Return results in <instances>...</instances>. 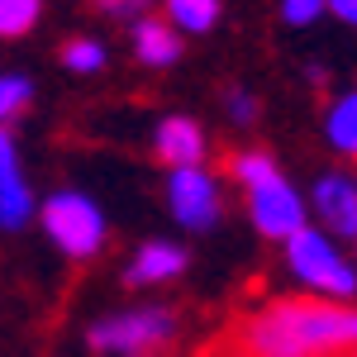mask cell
Segmentation results:
<instances>
[{"label":"cell","mask_w":357,"mask_h":357,"mask_svg":"<svg viewBox=\"0 0 357 357\" xmlns=\"http://www.w3.org/2000/svg\"><path fill=\"white\" fill-rule=\"evenodd\" d=\"M205 148L210 138L191 114H167L153 129V158L172 172V167H205Z\"/></svg>","instance_id":"obj_10"},{"label":"cell","mask_w":357,"mask_h":357,"mask_svg":"<svg viewBox=\"0 0 357 357\" xmlns=\"http://www.w3.org/2000/svg\"><path fill=\"white\" fill-rule=\"evenodd\" d=\"M38 229H43V238H48L62 257H72V262H91V257H100L105 243H110V220H105V210L96 205V195L77 191V186H62V191L43 195V205H38Z\"/></svg>","instance_id":"obj_3"},{"label":"cell","mask_w":357,"mask_h":357,"mask_svg":"<svg viewBox=\"0 0 357 357\" xmlns=\"http://www.w3.org/2000/svg\"><path fill=\"white\" fill-rule=\"evenodd\" d=\"M105 57H110V53H105L100 38H67V43H62V67H67V72H82V77L100 72Z\"/></svg>","instance_id":"obj_16"},{"label":"cell","mask_w":357,"mask_h":357,"mask_svg":"<svg viewBox=\"0 0 357 357\" xmlns=\"http://www.w3.org/2000/svg\"><path fill=\"white\" fill-rule=\"evenodd\" d=\"M281 262L310 296L343 301V305L357 301V262L338 248V238L329 229H319V224L301 229L291 243H281Z\"/></svg>","instance_id":"obj_2"},{"label":"cell","mask_w":357,"mask_h":357,"mask_svg":"<svg viewBox=\"0 0 357 357\" xmlns=\"http://www.w3.org/2000/svg\"><path fill=\"white\" fill-rule=\"evenodd\" d=\"M238 357H357V305L286 296L252 310L234 333Z\"/></svg>","instance_id":"obj_1"},{"label":"cell","mask_w":357,"mask_h":357,"mask_svg":"<svg viewBox=\"0 0 357 357\" xmlns=\"http://www.w3.org/2000/svg\"><path fill=\"white\" fill-rule=\"evenodd\" d=\"M43 20V0H0V38H24Z\"/></svg>","instance_id":"obj_15"},{"label":"cell","mask_w":357,"mask_h":357,"mask_svg":"<svg viewBox=\"0 0 357 357\" xmlns=\"http://www.w3.org/2000/svg\"><path fill=\"white\" fill-rule=\"evenodd\" d=\"M38 195L29 186L24 167H20V148H15V134L0 129V229L5 234H20L24 224L38 220Z\"/></svg>","instance_id":"obj_8"},{"label":"cell","mask_w":357,"mask_h":357,"mask_svg":"<svg viewBox=\"0 0 357 357\" xmlns=\"http://www.w3.org/2000/svg\"><path fill=\"white\" fill-rule=\"evenodd\" d=\"M305 77H310V86H324V82H329V67H314V62H310Z\"/></svg>","instance_id":"obj_22"},{"label":"cell","mask_w":357,"mask_h":357,"mask_svg":"<svg viewBox=\"0 0 357 357\" xmlns=\"http://www.w3.org/2000/svg\"><path fill=\"white\" fill-rule=\"evenodd\" d=\"M176 338V310L172 305H129L100 314L86 329V348L100 357H143L153 348H167Z\"/></svg>","instance_id":"obj_4"},{"label":"cell","mask_w":357,"mask_h":357,"mask_svg":"<svg viewBox=\"0 0 357 357\" xmlns=\"http://www.w3.org/2000/svg\"><path fill=\"white\" fill-rule=\"evenodd\" d=\"M186 267H191V252L181 243H172V238H148V243L134 248V257H129V267H124V286H134V291L167 286V281H176Z\"/></svg>","instance_id":"obj_9"},{"label":"cell","mask_w":357,"mask_h":357,"mask_svg":"<svg viewBox=\"0 0 357 357\" xmlns=\"http://www.w3.org/2000/svg\"><path fill=\"white\" fill-rule=\"evenodd\" d=\"M29 105H33V77L5 72V77H0V119H20Z\"/></svg>","instance_id":"obj_17"},{"label":"cell","mask_w":357,"mask_h":357,"mask_svg":"<svg viewBox=\"0 0 357 357\" xmlns=\"http://www.w3.org/2000/svg\"><path fill=\"white\" fill-rule=\"evenodd\" d=\"M167 215L186 234H210L224 220V186L210 167H172L162 181Z\"/></svg>","instance_id":"obj_5"},{"label":"cell","mask_w":357,"mask_h":357,"mask_svg":"<svg viewBox=\"0 0 357 357\" xmlns=\"http://www.w3.org/2000/svg\"><path fill=\"white\" fill-rule=\"evenodd\" d=\"M276 10H281V24L310 29V24H319V15H329V0H281Z\"/></svg>","instance_id":"obj_19"},{"label":"cell","mask_w":357,"mask_h":357,"mask_svg":"<svg viewBox=\"0 0 357 357\" xmlns=\"http://www.w3.org/2000/svg\"><path fill=\"white\" fill-rule=\"evenodd\" d=\"M186 33H176L172 20H158V15H143L134 29H129V43H134V57L143 67H176L181 53H186V43H181Z\"/></svg>","instance_id":"obj_11"},{"label":"cell","mask_w":357,"mask_h":357,"mask_svg":"<svg viewBox=\"0 0 357 357\" xmlns=\"http://www.w3.org/2000/svg\"><path fill=\"white\" fill-rule=\"evenodd\" d=\"M220 105H224V114H229V124H238V129L257 124V110H262V105H257V96H252V91H243V86H229Z\"/></svg>","instance_id":"obj_18"},{"label":"cell","mask_w":357,"mask_h":357,"mask_svg":"<svg viewBox=\"0 0 357 357\" xmlns=\"http://www.w3.org/2000/svg\"><path fill=\"white\" fill-rule=\"evenodd\" d=\"M229 176H234L243 191H252V186L281 176V167H276V158L262 153V148H238V153H229Z\"/></svg>","instance_id":"obj_14"},{"label":"cell","mask_w":357,"mask_h":357,"mask_svg":"<svg viewBox=\"0 0 357 357\" xmlns=\"http://www.w3.org/2000/svg\"><path fill=\"white\" fill-rule=\"evenodd\" d=\"M162 10L176 33H210L224 15V0H162Z\"/></svg>","instance_id":"obj_13"},{"label":"cell","mask_w":357,"mask_h":357,"mask_svg":"<svg viewBox=\"0 0 357 357\" xmlns=\"http://www.w3.org/2000/svg\"><path fill=\"white\" fill-rule=\"evenodd\" d=\"M329 15L343 20L348 29H357V0H329Z\"/></svg>","instance_id":"obj_21"},{"label":"cell","mask_w":357,"mask_h":357,"mask_svg":"<svg viewBox=\"0 0 357 357\" xmlns=\"http://www.w3.org/2000/svg\"><path fill=\"white\" fill-rule=\"evenodd\" d=\"M310 210L319 215V229H329L338 243H357V176L333 167L319 172L310 186Z\"/></svg>","instance_id":"obj_7"},{"label":"cell","mask_w":357,"mask_h":357,"mask_svg":"<svg viewBox=\"0 0 357 357\" xmlns=\"http://www.w3.org/2000/svg\"><path fill=\"white\" fill-rule=\"evenodd\" d=\"M248 195V224L267 238V243H291L301 229H310V195H301L291 181H286V172L272 176V181H262V186H252Z\"/></svg>","instance_id":"obj_6"},{"label":"cell","mask_w":357,"mask_h":357,"mask_svg":"<svg viewBox=\"0 0 357 357\" xmlns=\"http://www.w3.org/2000/svg\"><path fill=\"white\" fill-rule=\"evenodd\" d=\"M153 5H162V0H96V10H100V15H110V20H124V24H129V20L138 24V20H143Z\"/></svg>","instance_id":"obj_20"},{"label":"cell","mask_w":357,"mask_h":357,"mask_svg":"<svg viewBox=\"0 0 357 357\" xmlns=\"http://www.w3.org/2000/svg\"><path fill=\"white\" fill-rule=\"evenodd\" d=\"M324 143H329L338 158L357 162V86L338 91L324 110Z\"/></svg>","instance_id":"obj_12"}]
</instances>
